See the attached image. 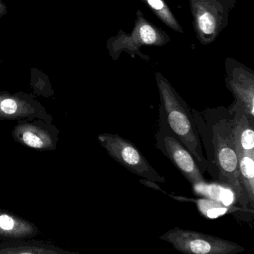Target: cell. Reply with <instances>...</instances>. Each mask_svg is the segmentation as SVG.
Listing matches in <instances>:
<instances>
[{
	"label": "cell",
	"mask_w": 254,
	"mask_h": 254,
	"mask_svg": "<svg viewBox=\"0 0 254 254\" xmlns=\"http://www.w3.org/2000/svg\"><path fill=\"white\" fill-rule=\"evenodd\" d=\"M201 143L207 146V160L217 169L218 182L235 191L237 202L245 209H251L239 181V160L232 133L231 113L226 114H195L191 112Z\"/></svg>",
	"instance_id": "obj_1"
},
{
	"label": "cell",
	"mask_w": 254,
	"mask_h": 254,
	"mask_svg": "<svg viewBox=\"0 0 254 254\" xmlns=\"http://www.w3.org/2000/svg\"><path fill=\"white\" fill-rule=\"evenodd\" d=\"M163 114L172 131L191 153L202 173L212 171L203 154V145L191 111L169 90H163Z\"/></svg>",
	"instance_id": "obj_2"
},
{
	"label": "cell",
	"mask_w": 254,
	"mask_h": 254,
	"mask_svg": "<svg viewBox=\"0 0 254 254\" xmlns=\"http://www.w3.org/2000/svg\"><path fill=\"white\" fill-rule=\"evenodd\" d=\"M159 239L172 245L174 249L187 254H235L245 248L235 242L195 230L175 227Z\"/></svg>",
	"instance_id": "obj_3"
},
{
	"label": "cell",
	"mask_w": 254,
	"mask_h": 254,
	"mask_svg": "<svg viewBox=\"0 0 254 254\" xmlns=\"http://www.w3.org/2000/svg\"><path fill=\"white\" fill-rule=\"evenodd\" d=\"M98 140L110 157L132 173L157 184L166 182L130 140L119 134L101 133Z\"/></svg>",
	"instance_id": "obj_4"
},
{
	"label": "cell",
	"mask_w": 254,
	"mask_h": 254,
	"mask_svg": "<svg viewBox=\"0 0 254 254\" xmlns=\"http://www.w3.org/2000/svg\"><path fill=\"white\" fill-rule=\"evenodd\" d=\"M155 139L157 148L169 159L191 187L207 181L191 153L168 126L162 111Z\"/></svg>",
	"instance_id": "obj_5"
},
{
	"label": "cell",
	"mask_w": 254,
	"mask_h": 254,
	"mask_svg": "<svg viewBox=\"0 0 254 254\" xmlns=\"http://www.w3.org/2000/svg\"><path fill=\"white\" fill-rule=\"evenodd\" d=\"M59 135L56 126L41 120H19L12 131L16 142L41 151L56 149Z\"/></svg>",
	"instance_id": "obj_6"
},
{
	"label": "cell",
	"mask_w": 254,
	"mask_h": 254,
	"mask_svg": "<svg viewBox=\"0 0 254 254\" xmlns=\"http://www.w3.org/2000/svg\"><path fill=\"white\" fill-rule=\"evenodd\" d=\"M230 113L236 151L254 157V119L251 118L239 103Z\"/></svg>",
	"instance_id": "obj_7"
},
{
	"label": "cell",
	"mask_w": 254,
	"mask_h": 254,
	"mask_svg": "<svg viewBox=\"0 0 254 254\" xmlns=\"http://www.w3.org/2000/svg\"><path fill=\"white\" fill-rule=\"evenodd\" d=\"M41 120L52 123L53 118L43 108L26 106L13 98L0 100V120Z\"/></svg>",
	"instance_id": "obj_8"
},
{
	"label": "cell",
	"mask_w": 254,
	"mask_h": 254,
	"mask_svg": "<svg viewBox=\"0 0 254 254\" xmlns=\"http://www.w3.org/2000/svg\"><path fill=\"white\" fill-rule=\"evenodd\" d=\"M38 233V229L32 223L0 209V237L8 241L21 240L33 237Z\"/></svg>",
	"instance_id": "obj_9"
},
{
	"label": "cell",
	"mask_w": 254,
	"mask_h": 254,
	"mask_svg": "<svg viewBox=\"0 0 254 254\" xmlns=\"http://www.w3.org/2000/svg\"><path fill=\"white\" fill-rule=\"evenodd\" d=\"M169 197H172L175 200L181 202H188V203H194L197 206L200 213L205 218L208 219H215L228 213L240 212H254V209H245V208L238 207V206H226L219 202L205 197H199V198H191V197H184V196L173 195V194H167Z\"/></svg>",
	"instance_id": "obj_10"
},
{
	"label": "cell",
	"mask_w": 254,
	"mask_h": 254,
	"mask_svg": "<svg viewBox=\"0 0 254 254\" xmlns=\"http://www.w3.org/2000/svg\"><path fill=\"white\" fill-rule=\"evenodd\" d=\"M72 254L53 245L38 242L9 240L0 244V254Z\"/></svg>",
	"instance_id": "obj_11"
},
{
	"label": "cell",
	"mask_w": 254,
	"mask_h": 254,
	"mask_svg": "<svg viewBox=\"0 0 254 254\" xmlns=\"http://www.w3.org/2000/svg\"><path fill=\"white\" fill-rule=\"evenodd\" d=\"M193 193L196 196L219 202L226 206L238 203L236 193L228 186L219 182L203 183L192 186Z\"/></svg>",
	"instance_id": "obj_12"
},
{
	"label": "cell",
	"mask_w": 254,
	"mask_h": 254,
	"mask_svg": "<svg viewBox=\"0 0 254 254\" xmlns=\"http://www.w3.org/2000/svg\"><path fill=\"white\" fill-rule=\"evenodd\" d=\"M239 160V181L249 207L254 206V157L236 151Z\"/></svg>",
	"instance_id": "obj_13"
},
{
	"label": "cell",
	"mask_w": 254,
	"mask_h": 254,
	"mask_svg": "<svg viewBox=\"0 0 254 254\" xmlns=\"http://www.w3.org/2000/svg\"><path fill=\"white\" fill-rule=\"evenodd\" d=\"M199 26L203 33L210 35L215 29V20L209 13H205L199 19Z\"/></svg>",
	"instance_id": "obj_14"
},
{
	"label": "cell",
	"mask_w": 254,
	"mask_h": 254,
	"mask_svg": "<svg viewBox=\"0 0 254 254\" xmlns=\"http://www.w3.org/2000/svg\"><path fill=\"white\" fill-rule=\"evenodd\" d=\"M140 36L143 42L147 44H153L156 41L155 32L148 25H144L141 27Z\"/></svg>",
	"instance_id": "obj_15"
},
{
	"label": "cell",
	"mask_w": 254,
	"mask_h": 254,
	"mask_svg": "<svg viewBox=\"0 0 254 254\" xmlns=\"http://www.w3.org/2000/svg\"><path fill=\"white\" fill-rule=\"evenodd\" d=\"M139 183L143 184L145 187H148V188L153 189V190H157V191H163V193H166V191L162 190L161 187H159L157 183L154 182V181H148V180L144 179L143 178V179L139 181Z\"/></svg>",
	"instance_id": "obj_16"
},
{
	"label": "cell",
	"mask_w": 254,
	"mask_h": 254,
	"mask_svg": "<svg viewBox=\"0 0 254 254\" xmlns=\"http://www.w3.org/2000/svg\"><path fill=\"white\" fill-rule=\"evenodd\" d=\"M148 2L154 9L160 10L163 8V3L161 0H148Z\"/></svg>",
	"instance_id": "obj_17"
}]
</instances>
